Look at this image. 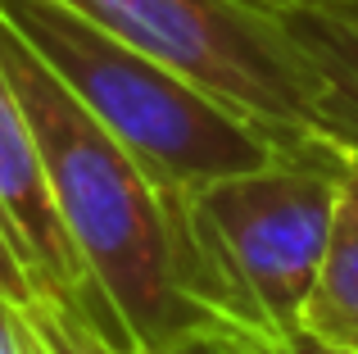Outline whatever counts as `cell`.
<instances>
[{
  "label": "cell",
  "instance_id": "8992f818",
  "mask_svg": "<svg viewBox=\"0 0 358 354\" xmlns=\"http://www.w3.org/2000/svg\"><path fill=\"white\" fill-rule=\"evenodd\" d=\"M277 14L313 78L322 141L358 160V0H304Z\"/></svg>",
  "mask_w": 358,
  "mask_h": 354
},
{
  "label": "cell",
  "instance_id": "3957f363",
  "mask_svg": "<svg viewBox=\"0 0 358 354\" xmlns=\"http://www.w3.org/2000/svg\"><path fill=\"white\" fill-rule=\"evenodd\" d=\"M345 155H277L186 191L204 264V309L231 337L304 332L336 227Z\"/></svg>",
  "mask_w": 358,
  "mask_h": 354
},
{
  "label": "cell",
  "instance_id": "7a4b0ae2",
  "mask_svg": "<svg viewBox=\"0 0 358 354\" xmlns=\"http://www.w3.org/2000/svg\"><path fill=\"white\" fill-rule=\"evenodd\" d=\"M0 14L168 191H195L213 177L295 155L218 96L64 0H0Z\"/></svg>",
  "mask_w": 358,
  "mask_h": 354
},
{
  "label": "cell",
  "instance_id": "4fadbf2b",
  "mask_svg": "<svg viewBox=\"0 0 358 354\" xmlns=\"http://www.w3.org/2000/svg\"><path fill=\"white\" fill-rule=\"evenodd\" d=\"M254 5H268V9H286V5H304V0H254Z\"/></svg>",
  "mask_w": 358,
  "mask_h": 354
},
{
  "label": "cell",
  "instance_id": "9c48e42d",
  "mask_svg": "<svg viewBox=\"0 0 358 354\" xmlns=\"http://www.w3.org/2000/svg\"><path fill=\"white\" fill-rule=\"evenodd\" d=\"M231 354H350V350L331 346L313 332H290V337H231Z\"/></svg>",
  "mask_w": 358,
  "mask_h": 354
},
{
  "label": "cell",
  "instance_id": "6da1fadb",
  "mask_svg": "<svg viewBox=\"0 0 358 354\" xmlns=\"http://www.w3.org/2000/svg\"><path fill=\"white\" fill-rule=\"evenodd\" d=\"M0 64L27 109L55 209L114 323L118 350L213 327L186 191H168L0 14Z\"/></svg>",
  "mask_w": 358,
  "mask_h": 354
},
{
  "label": "cell",
  "instance_id": "277c9868",
  "mask_svg": "<svg viewBox=\"0 0 358 354\" xmlns=\"http://www.w3.org/2000/svg\"><path fill=\"white\" fill-rule=\"evenodd\" d=\"M105 32L155 55L231 105L295 155L331 146L317 132L313 78L281 14L254 0H64Z\"/></svg>",
  "mask_w": 358,
  "mask_h": 354
},
{
  "label": "cell",
  "instance_id": "8fae6325",
  "mask_svg": "<svg viewBox=\"0 0 358 354\" xmlns=\"http://www.w3.org/2000/svg\"><path fill=\"white\" fill-rule=\"evenodd\" d=\"M118 354H231V337L218 327H200V332H182V337L164 341L155 350H118Z\"/></svg>",
  "mask_w": 358,
  "mask_h": 354
},
{
  "label": "cell",
  "instance_id": "5b68a950",
  "mask_svg": "<svg viewBox=\"0 0 358 354\" xmlns=\"http://www.w3.org/2000/svg\"><path fill=\"white\" fill-rule=\"evenodd\" d=\"M0 222L14 236L36 291L82 309L91 318V327L118 350L114 323H109L105 304H100L96 286L87 277V264H82L78 246L69 241L64 218L55 209L32 123H27V109L18 100L14 82H9L5 64H0Z\"/></svg>",
  "mask_w": 358,
  "mask_h": 354
},
{
  "label": "cell",
  "instance_id": "52a82bcc",
  "mask_svg": "<svg viewBox=\"0 0 358 354\" xmlns=\"http://www.w3.org/2000/svg\"><path fill=\"white\" fill-rule=\"evenodd\" d=\"M304 332L358 354V160H345L336 191V227L327 264L317 273L313 300L304 309Z\"/></svg>",
  "mask_w": 358,
  "mask_h": 354
},
{
  "label": "cell",
  "instance_id": "30bf717a",
  "mask_svg": "<svg viewBox=\"0 0 358 354\" xmlns=\"http://www.w3.org/2000/svg\"><path fill=\"white\" fill-rule=\"evenodd\" d=\"M0 295L14 300V304H27V300L41 295L36 282H32V273H27V264H23V255H18L14 236L5 232V222H0Z\"/></svg>",
  "mask_w": 358,
  "mask_h": 354
},
{
  "label": "cell",
  "instance_id": "7c38bea8",
  "mask_svg": "<svg viewBox=\"0 0 358 354\" xmlns=\"http://www.w3.org/2000/svg\"><path fill=\"white\" fill-rule=\"evenodd\" d=\"M0 354H27L23 327H18V304L0 295Z\"/></svg>",
  "mask_w": 358,
  "mask_h": 354
},
{
  "label": "cell",
  "instance_id": "ba28073f",
  "mask_svg": "<svg viewBox=\"0 0 358 354\" xmlns=\"http://www.w3.org/2000/svg\"><path fill=\"white\" fill-rule=\"evenodd\" d=\"M18 327H23L27 354H118L91 327L87 313L55 295H36V300L18 304Z\"/></svg>",
  "mask_w": 358,
  "mask_h": 354
}]
</instances>
